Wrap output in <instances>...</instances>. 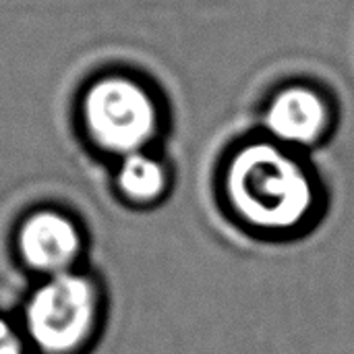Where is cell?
Here are the masks:
<instances>
[{
  "label": "cell",
  "mask_w": 354,
  "mask_h": 354,
  "mask_svg": "<svg viewBox=\"0 0 354 354\" xmlns=\"http://www.w3.org/2000/svg\"><path fill=\"white\" fill-rule=\"evenodd\" d=\"M83 120L89 139L108 153L131 156L158 133V108L149 91L129 77L95 81L83 100Z\"/></svg>",
  "instance_id": "cell-3"
},
{
  "label": "cell",
  "mask_w": 354,
  "mask_h": 354,
  "mask_svg": "<svg viewBox=\"0 0 354 354\" xmlns=\"http://www.w3.org/2000/svg\"><path fill=\"white\" fill-rule=\"evenodd\" d=\"M114 180L124 203L135 207H151L166 197L170 172L158 158L137 151L122 158Z\"/></svg>",
  "instance_id": "cell-6"
},
{
  "label": "cell",
  "mask_w": 354,
  "mask_h": 354,
  "mask_svg": "<svg viewBox=\"0 0 354 354\" xmlns=\"http://www.w3.org/2000/svg\"><path fill=\"white\" fill-rule=\"evenodd\" d=\"M85 226L56 207L29 212L15 228V253L19 263L41 278L73 272L87 255Z\"/></svg>",
  "instance_id": "cell-4"
},
{
  "label": "cell",
  "mask_w": 354,
  "mask_h": 354,
  "mask_svg": "<svg viewBox=\"0 0 354 354\" xmlns=\"http://www.w3.org/2000/svg\"><path fill=\"white\" fill-rule=\"evenodd\" d=\"M224 193L241 224L259 232H292L317 209V189L303 164L276 143L241 147L228 162Z\"/></svg>",
  "instance_id": "cell-1"
},
{
  "label": "cell",
  "mask_w": 354,
  "mask_h": 354,
  "mask_svg": "<svg viewBox=\"0 0 354 354\" xmlns=\"http://www.w3.org/2000/svg\"><path fill=\"white\" fill-rule=\"evenodd\" d=\"M106 292L97 276L64 272L31 288L21 311V330L35 354H85L106 324Z\"/></svg>",
  "instance_id": "cell-2"
},
{
  "label": "cell",
  "mask_w": 354,
  "mask_h": 354,
  "mask_svg": "<svg viewBox=\"0 0 354 354\" xmlns=\"http://www.w3.org/2000/svg\"><path fill=\"white\" fill-rule=\"evenodd\" d=\"M328 124V104L311 87L297 85L280 91L266 112L270 135L284 145H313L324 137Z\"/></svg>",
  "instance_id": "cell-5"
},
{
  "label": "cell",
  "mask_w": 354,
  "mask_h": 354,
  "mask_svg": "<svg viewBox=\"0 0 354 354\" xmlns=\"http://www.w3.org/2000/svg\"><path fill=\"white\" fill-rule=\"evenodd\" d=\"M29 351L23 330L0 315V354H29Z\"/></svg>",
  "instance_id": "cell-7"
}]
</instances>
